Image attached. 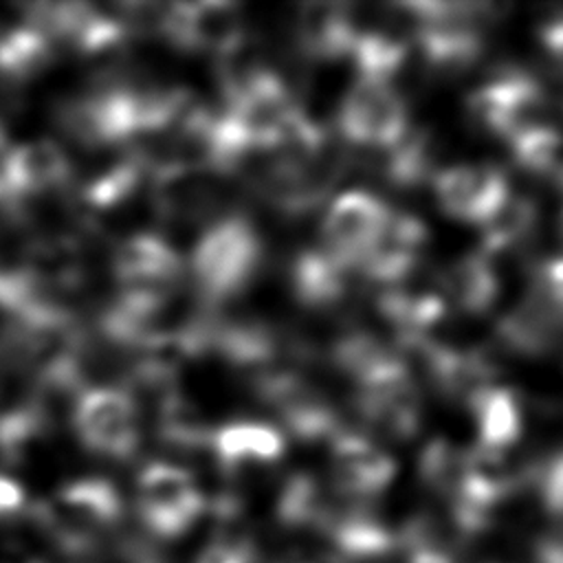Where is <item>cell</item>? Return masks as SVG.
<instances>
[{
	"mask_svg": "<svg viewBox=\"0 0 563 563\" xmlns=\"http://www.w3.org/2000/svg\"><path fill=\"white\" fill-rule=\"evenodd\" d=\"M108 271L119 292L145 297L169 295L187 279L180 253L163 235L150 231L110 244Z\"/></svg>",
	"mask_w": 563,
	"mask_h": 563,
	"instance_id": "6",
	"label": "cell"
},
{
	"mask_svg": "<svg viewBox=\"0 0 563 563\" xmlns=\"http://www.w3.org/2000/svg\"><path fill=\"white\" fill-rule=\"evenodd\" d=\"M530 479L534 482L545 510L563 517V449L532 466Z\"/></svg>",
	"mask_w": 563,
	"mask_h": 563,
	"instance_id": "21",
	"label": "cell"
},
{
	"mask_svg": "<svg viewBox=\"0 0 563 563\" xmlns=\"http://www.w3.org/2000/svg\"><path fill=\"white\" fill-rule=\"evenodd\" d=\"M345 145L391 150L409 132V103L385 81L354 77L332 121Z\"/></svg>",
	"mask_w": 563,
	"mask_h": 563,
	"instance_id": "3",
	"label": "cell"
},
{
	"mask_svg": "<svg viewBox=\"0 0 563 563\" xmlns=\"http://www.w3.org/2000/svg\"><path fill=\"white\" fill-rule=\"evenodd\" d=\"M537 227L539 207L534 205V200L510 194L501 209L482 224L479 253L490 262L499 255L517 253L530 244Z\"/></svg>",
	"mask_w": 563,
	"mask_h": 563,
	"instance_id": "17",
	"label": "cell"
},
{
	"mask_svg": "<svg viewBox=\"0 0 563 563\" xmlns=\"http://www.w3.org/2000/svg\"><path fill=\"white\" fill-rule=\"evenodd\" d=\"M264 266V233L238 211L216 220L196 238L187 275L194 290L218 306L242 297L260 279Z\"/></svg>",
	"mask_w": 563,
	"mask_h": 563,
	"instance_id": "1",
	"label": "cell"
},
{
	"mask_svg": "<svg viewBox=\"0 0 563 563\" xmlns=\"http://www.w3.org/2000/svg\"><path fill=\"white\" fill-rule=\"evenodd\" d=\"M510 152L521 172L530 176L550 180L552 185L563 176V132L548 123L528 128L512 136Z\"/></svg>",
	"mask_w": 563,
	"mask_h": 563,
	"instance_id": "18",
	"label": "cell"
},
{
	"mask_svg": "<svg viewBox=\"0 0 563 563\" xmlns=\"http://www.w3.org/2000/svg\"><path fill=\"white\" fill-rule=\"evenodd\" d=\"M495 334L504 350L541 356L563 341V317L526 297L497 321Z\"/></svg>",
	"mask_w": 563,
	"mask_h": 563,
	"instance_id": "13",
	"label": "cell"
},
{
	"mask_svg": "<svg viewBox=\"0 0 563 563\" xmlns=\"http://www.w3.org/2000/svg\"><path fill=\"white\" fill-rule=\"evenodd\" d=\"M59 48L35 26L22 22L0 33V79L22 86L48 73L57 62Z\"/></svg>",
	"mask_w": 563,
	"mask_h": 563,
	"instance_id": "16",
	"label": "cell"
},
{
	"mask_svg": "<svg viewBox=\"0 0 563 563\" xmlns=\"http://www.w3.org/2000/svg\"><path fill=\"white\" fill-rule=\"evenodd\" d=\"M539 44L556 70L563 73V15L550 18L541 24Z\"/></svg>",
	"mask_w": 563,
	"mask_h": 563,
	"instance_id": "23",
	"label": "cell"
},
{
	"mask_svg": "<svg viewBox=\"0 0 563 563\" xmlns=\"http://www.w3.org/2000/svg\"><path fill=\"white\" fill-rule=\"evenodd\" d=\"M286 442L279 429L262 422L238 420L216 429L211 440V451L218 464V471L240 466H268L284 455Z\"/></svg>",
	"mask_w": 563,
	"mask_h": 563,
	"instance_id": "12",
	"label": "cell"
},
{
	"mask_svg": "<svg viewBox=\"0 0 563 563\" xmlns=\"http://www.w3.org/2000/svg\"><path fill=\"white\" fill-rule=\"evenodd\" d=\"M468 451L446 438H433L424 444L418 457V473L427 488L451 501L462 493L466 477Z\"/></svg>",
	"mask_w": 563,
	"mask_h": 563,
	"instance_id": "19",
	"label": "cell"
},
{
	"mask_svg": "<svg viewBox=\"0 0 563 563\" xmlns=\"http://www.w3.org/2000/svg\"><path fill=\"white\" fill-rule=\"evenodd\" d=\"M396 475L394 457L361 431H341L330 442L332 490L350 501L367 504Z\"/></svg>",
	"mask_w": 563,
	"mask_h": 563,
	"instance_id": "10",
	"label": "cell"
},
{
	"mask_svg": "<svg viewBox=\"0 0 563 563\" xmlns=\"http://www.w3.org/2000/svg\"><path fill=\"white\" fill-rule=\"evenodd\" d=\"M68 150L53 139H31L9 152L7 200H26L70 187Z\"/></svg>",
	"mask_w": 563,
	"mask_h": 563,
	"instance_id": "11",
	"label": "cell"
},
{
	"mask_svg": "<svg viewBox=\"0 0 563 563\" xmlns=\"http://www.w3.org/2000/svg\"><path fill=\"white\" fill-rule=\"evenodd\" d=\"M24 504V493L18 482L0 475V517L18 512Z\"/></svg>",
	"mask_w": 563,
	"mask_h": 563,
	"instance_id": "24",
	"label": "cell"
},
{
	"mask_svg": "<svg viewBox=\"0 0 563 563\" xmlns=\"http://www.w3.org/2000/svg\"><path fill=\"white\" fill-rule=\"evenodd\" d=\"M205 510L194 475L172 462H152L136 477V512L158 537L183 534Z\"/></svg>",
	"mask_w": 563,
	"mask_h": 563,
	"instance_id": "5",
	"label": "cell"
},
{
	"mask_svg": "<svg viewBox=\"0 0 563 563\" xmlns=\"http://www.w3.org/2000/svg\"><path fill=\"white\" fill-rule=\"evenodd\" d=\"M431 185L433 198L446 216L479 227L510 198L506 174L495 165L442 167Z\"/></svg>",
	"mask_w": 563,
	"mask_h": 563,
	"instance_id": "9",
	"label": "cell"
},
{
	"mask_svg": "<svg viewBox=\"0 0 563 563\" xmlns=\"http://www.w3.org/2000/svg\"><path fill=\"white\" fill-rule=\"evenodd\" d=\"M70 429L88 453L108 460L134 457L143 440L139 411L121 387L84 391Z\"/></svg>",
	"mask_w": 563,
	"mask_h": 563,
	"instance_id": "4",
	"label": "cell"
},
{
	"mask_svg": "<svg viewBox=\"0 0 563 563\" xmlns=\"http://www.w3.org/2000/svg\"><path fill=\"white\" fill-rule=\"evenodd\" d=\"M246 37L249 20L240 4L220 0L174 2L165 44L178 53L218 62L233 53Z\"/></svg>",
	"mask_w": 563,
	"mask_h": 563,
	"instance_id": "7",
	"label": "cell"
},
{
	"mask_svg": "<svg viewBox=\"0 0 563 563\" xmlns=\"http://www.w3.org/2000/svg\"><path fill=\"white\" fill-rule=\"evenodd\" d=\"M409 563H453V561L444 552L433 548V550H416V552H411Z\"/></svg>",
	"mask_w": 563,
	"mask_h": 563,
	"instance_id": "25",
	"label": "cell"
},
{
	"mask_svg": "<svg viewBox=\"0 0 563 563\" xmlns=\"http://www.w3.org/2000/svg\"><path fill=\"white\" fill-rule=\"evenodd\" d=\"M389 213L391 207L380 196L365 189H350L328 205L319 227V246L356 271L376 244Z\"/></svg>",
	"mask_w": 563,
	"mask_h": 563,
	"instance_id": "8",
	"label": "cell"
},
{
	"mask_svg": "<svg viewBox=\"0 0 563 563\" xmlns=\"http://www.w3.org/2000/svg\"><path fill=\"white\" fill-rule=\"evenodd\" d=\"M482 446L508 451L523 433V405L517 391L490 385L477 391L468 402Z\"/></svg>",
	"mask_w": 563,
	"mask_h": 563,
	"instance_id": "15",
	"label": "cell"
},
{
	"mask_svg": "<svg viewBox=\"0 0 563 563\" xmlns=\"http://www.w3.org/2000/svg\"><path fill=\"white\" fill-rule=\"evenodd\" d=\"M442 299L462 312L479 314L488 310L499 295V277L488 257L479 251L460 255L438 277Z\"/></svg>",
	"mask_w": 563,
	"mask_h": 563,
	"instance_id": "14",
	"label": "cell"
},
{
	"mask_svg": "<svg viewBox=\"0 0 563 563\" xmlns=\"http://www.w3.org/2000/svg\"><path fill=\"white\" fill-rule=\"evenodd\" d=\"M196 563H255V548L238 530L224 532L200 552Z\"/></svg>",
	"mask_w": 563,
	"mask_h": 563,
	"instance_id": "22",
	"label": "cell"
},
{
	"mask_svg": "<svg viewBox=\"0 0 563 563\" xmlns=\"http://www.w3.org/2000/svg\"><path fill=\"white\" fill-rule=\"evenodd\" d=\"M528 297L563 317V255L545 257L532 266Z\"/></svg>",
	"mask_w": 563,
	"mask_h": 563,
	"instance_id": "20",
	"label": "cell"
},
{
	"mask_svg": "<svg viewBox=\"0 0 563 563\" xmlns=\"http://www.w3.org/2000/svg\"><path fill=\"white\" fill-rule=\"evenodd\" d=\"M545 110L548 97L539 79L512 64L493 68L486 81L464 101L466 119L475 130L508 141L528 128L541 125Z\"/></svg>",
	"mask_w": 563,
	"mask_h": 563,
	"instance_id": "2",
	"label": "cell"
}]
</instances>
